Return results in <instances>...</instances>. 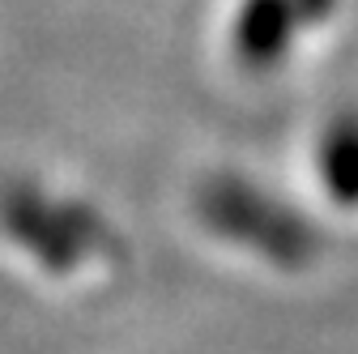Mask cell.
Segmentation results:
<instances>
[{"label": "cell", "instance_id": "1", "mask_svg": "<svg viewBox=\"0 0 358 354\" xmlns=\"http://www.w3.org/2000/svg\"><path fill=\"white\" fill-rule=\"evenodd\" d=\"M320 162H324V175L337 192L358 188V124H337V132H329Z\"/></svg>", "mask_w": 358, "mask_h": 354}]
</instances>
